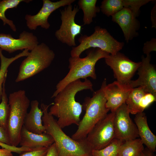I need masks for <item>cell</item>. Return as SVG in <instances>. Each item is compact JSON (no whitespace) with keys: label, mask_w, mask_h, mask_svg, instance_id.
Returning a JSON list of instances; mask_svg holds the SVG:
<instances>
[{"label":"cell","mask_w":156,"mask_h":156,"mask_svg":"<svg viewBox=\"0 0 156 156\" xmlns=\"http://www.w3.org/2000/svg\"><path fill=\"white\" fill-rule=\"evenodd\" d=\"M156 40L155 38H152L151 40L146 42L144 44L143 49V53L148 55L153 51H156Z\"/></svg>","instance_id":"obj_30"},{"label":"cell","mask_w":156,"mask_h":156,"mask_svg":"<svg viewBox=\"0 0 156 156\" xmlns=\"http://www.w3.org/2000/svg\"><path fill=\"white\" fill-rule=\"evenodd\" d=\"M3 143L11 145L5 129L0 125V146L1 147Z\"/></svg>","instance_id":"obj_31"},{"label":"cell","mask_w":156,"mask_h":156,"mask_svg":"<svg viewBox=\"0 0 156 156\" xmlns=\"http://www.w3.org/2000/svg\"><path fill=\"white\" fill-rule=\"evenodd\" d=\"M38 44L36 36L25 31L21 33L16 39L10 34H0V48L9 53L25 49L31 51Z\"/></svg>","instance_id":"obj_14"},{"label":"cell","mask_w":156,"mask_h":156,"mask_svg":"<svg viewBox=\"0 0 156 156\" xmlns=\"http://www.w3.org/2000/svg\"><path fill=\"white\" fill-rule=\"evenodd\" d=\"M55 56L54 52L45 43L38 44L22 62L15 82L24 80L46 69L50 66Z\"/></svg>","instance_id":"obj_7"},{"label":"cell","mask_w":156,"mask_h":156,"mask_svg":"<svg viewBox=\"0 0 156 156\" xmlns=\"http://www.w3.org/2000/svg\"><path fill=\"white\" fill-rule=\"evenodd\" d=\"M79 11L77 6H75L73 9L71 5L60 10L62 23L60 28L55 31V36L62 43L70 47L76 46L75 38L81 32V26L77 24L75 20Z\"/></svg>","instance_id":"obj_9"},{"label":"cell","mask_w":156,"mask_h":156,"mask_svg":"<svg viewBox=\"0 0 156 156\" xmlns=\"http://www.w3.org/2000/svg\"><path fill=\"white\" fill-rule=\"evenodd\" d=\"M50 105L41 104L43 112L42 120L46 133L53 138L57 148L58 156H92V149L86 138L75 140L67 135L58 125L57 120L49 114Z\"/></svg>","instance_id":"obj_2"},{"label":"cell","mask_w":156,"mask_h":156,"mask_svg":"<svg viewBox=\"0 0 156 156\" xmlns=\"http://www.w3.org/2000/svg\"><path fill=\"white\" fill-rule=\"evenodd\" d=\"M31 0H3L0 1V19L2 20L3 25H8L14 31L16 28L12 21L8 19L5 15L6 11L10 9L16 8L21 2L29 3Z\"/></svg>","instance_id":"obj_24"},{"label":"cell","mask_w":156,"mask_h":156,"mask_svg":"<svg viewBox=\"0 0 156 156\" xmlns=\"http://www.w3.org/2000/svg\"><path fill=\"white\" fill-rule=\"evenodd\" d=\"M2 51L0 48V101L1 99L2 93L3 85L6 79L8 68L10 65L16 60L22 57H27L29 52L28 49H25L14 57L7 58L3 54Z\"/></svg>","instance_id":"obj_22"},{"label":"cell","mask_w":156,"mask_h":156,"mask_svg":"<svg viewBox=\"0 0 156 156\" xmlns=\"http://www.w3.org/2000/svg\"><path fill=\"white\" fill-rule=\"evenodd\" d=\"M129 114L125 103L115 112L114 120L115 138L125 141L139 137L137 126Z\"/></svg>","instance_id":"obj_11"},{"label":"cell","mask_w":156,"mask_h":156,"mask_svg":"<svg viewBox=\"0 0 156 156\" xmlns=\"http://www.w3.org/2000/svg\"><path fill=\"white\" fill-rule=\"evenodd\" d=\"M39 104L37 100L31 102L30 110L26 114L23 125L30 132L41 134L46 132L42 120L43 112L41 109L39 108Z\"/></svg>","instance_id":"obj_19"},{"label":"cell","mask_w":156,"mask_h":156,"mask_svg":"<svg viewBox=\"0 0 156 156\" xmlns=\"http://www.w3.org/2000/svg\"><path fill=\"white\" fill-rule=\"evenodd\" d=\"M8 104L9 111L5 130L10 145L17 146L30 101L26 95L25 91L20 90L10 94Z\"/></svg>","instance_id":"obj_5"},{"label":"cell","mask_w":156,"mask_h":156,"mask_svg":"<svg viewBox=\"0 0 156 156\" xmlns=\"http://www.w3.org/2000/svg\"><path fill=\"white\" fill-rule=\"evenodd\" d=\"M151 1L152 0H123L124 8L130 9L136 17L138 15L140 8Z\"/></svg>","instance_id":"obj_28"},{"label":"cell","mask_w":156,"mask_h":156,"mask_svg":"<svg viewBox=\"0 0 156 156\" xmlns=\"http://www.w3.org/2000/svg\"><path fill=\"white\" fill-rule=\"evenodd\" d=\"M86 56L70 57L68 60L69 71L66 76L56 86V90L51 96L54 98L66 86L74 81L90 77L96 79L95 66L99 60L107 57L110 54L98 48L88 49Z\"/></svg>","instance_id":"obj_3"},{"label":"cell","mask_w":156,"mask_h":156,"mask_svg":"<svg viewBox=\"0 0 156 156\" xmlns=\"http://www.w3.org/2000/svg\"><path fill=\"white\" fill-rule=\"evenodd\" d=\"M49 147H42L33 149L24 152L19 156H46Z\"/></svg>","instance_id":"obj_29"},{"label":"cell","mask_w":156,"mask_h":156,"mask_svg":"<svg viewBox=\"0 0 156 156\" xmlns=\"http://www.w3.org/2000/svg\"><path fill=\"white\" fill-rule=\"evenodd\" d=\"M85 90L93 91L91 81L87 79L83 81L78 79L66 86L54 97L49 113L58 118L57 122L62 129L73 124L78 125L82 105L76 101L75 96L77 92Z\"/></svg>","instance_id":"obj_1"},{"label":"cell","mask_w":156,"mask_h":156,"mask_svg":"<svg viewBox=\"0 0 156 156\" xmlns=\"http://www.w3.org/2000/svg\"><path fill=\"white\" fill-rule=\"evenodd\" d=\"M114 112L107 114L99 121L87 135L86 140L92 150L102 149L115 138Z\"/></svg>","instance_id":"obj_8"},{"label":"cell","mask_w":156,"mask_h":156,"mask_svg":"<svg viewBox=\"0 0 156 156\" xmlns=\"http://www.w3.org/2000/svg\"><path fill=\"white\" fill-rule=\"evenodd\" d=\"M105 59L106 63L112 70L116 81L124 85H128L141 63L133 61L119 52L109 54Z\"/></svg>","instance_id":"obj_10"},{"label":"cell","mask_w":156,"mask_h":156,"mask_svg":"<svg viewBox=\"0 0 156 156\" xmlns=\"http://www.w3.org/2000/svg\"><path fill=\"white\" fill-rule=\"evenodd\" d=\"M78 40L80 44L72 48L71 57H79L84 51L92 48H99L110 54L114 55L119 52L124 46L123 42L115 39L106 29L99 26L95 27L92 35L82 36Z\"/></svg>","instance_id":"obj_6"},{"label":"cell","mask_w":156,"mask_h":156,"mask_svg":"<svg viewBox=\"0 0 156 156\" xmlns=\"http://www.w3.org/2000/svg\"><path fill=\"white\" fill-rule=\"evenodd\" d=\"M134 121L139 137L143 144L151 151L153 152L155 151L156 136L152 132L148 127L145 113L143 112L136 114Z\"/></svg>","instance_id":"obj_20"},{"label":"cell","mask_w":156,"mask_h":156,"mask_svg":"<svg viewBox=\"0 0 156 156\" xmlns=\"http://www.w3.org/2000/svg\"><path fill=\"white\" fill-rule=\"evenodd\" d=\"M75 0H61L53 2L50 0H43L42 6L35 15L26 14L25 17L26 25L31 30H35L38 26L47 29L50 24L48 19L51 14L62 7L67 6L71 4Z\"/></svg>","instance_id":"obj_12"},{"label":"cell","mask_w":156,"mask_h":156,"mask_svg":"<svg viewBox=\"0 0 156 156\" xmlns=\"http://www.w3.org/2000/svg\"><path fill=\"white\" fill-rule=\"evenodd\" d=\"M112 17V20L121 28L127 42L136 35L138 24L136 17L130 9L124 8Z\"/></svg>","instance_id":"obj_17"},{"label":"cell","mask_w":156,"mask_h":156,"mask_svg":"<svg viewBox=\"0 0 156 156\" xmlns=\"http://www.w3.org/2000/svg\"><path fill=\"white\" fill-rule=\"evenodd\" d=\"M156 100V96L138 87L132 89L125 103L130 113L135 115L143 112Z\"/></svg>","instance_id":"obj_16"},{"label":"cell","mask_w":156,"mask_h":156,"mask_svg":"<svg viewBox=\"0 0 156 156\" xmlns=\"http://www.w3.org/2000/svg\"><path fill=\"white\" fill-rule=\"evenodd\" d=\"M132 89L128 85H122L116 81L107 84L104 89L107 101L106 107L111 112H115L125 103Z\"/></svg>","instance_id":"obj_15"},{"label":"cell","mask_w":156,"mask_h":156,"mask_svg":"<svg viewBox=\"0 0 156 156\" xmlns=\"http://www.w3.org/2000/svg\"><path fill=\"white\" fill-rule=\"evenodd\" d=\"M6 80L3 85L1 102L0 103V125L5 129L9 111L8 99L5 88Z\"/></svg>","instance_id":"obj_27"},{"label":"cell","mask_w":156,"mask_h":156,"mask_svg":"<svg viewBox=\"0 0 156 156\" xmlns=\"http://www.w3.org/2000/svg\"><path fill=\"white\" fill-rule=\"evenodd\" d=\"M140 66L138 68V78L131 80L128 86L131 88L141 87L147 92L156 96V70L150 63V55L143 56Z\"/></svg>","instance_id":"obj_13"},{"label":"cell","mask_w":156,"mask_h":156,"mask_svg":"<svg viewBox=\"0 0 156 156\" xmlns=\"http://www.w3.org/2000/svg\"><path fill=\"white\" fill-rule=\"evenodd\" d=\"M46 156H58L57 148L54 143L49 147Z\"/></svg>","instance_id":"obj_32"},{"label":"cell","mask_w":156,"mask_h":156,"mask_svg":"<svg viewBox=\"0 0 156 156\" xmlns=\"http://www.w3.org/2000/svg\"><path fill=\"white\" fill-rule=\"evenodd\" d=\"M54 143L52 136L46 133L36 134L28 131L23 125L21 131L19 144L31 149L48 147Z\"/></svg>","instance_id":"obj_18"},{"label":"cell","mask_w":156,"mask_h":156,"mask_svg":"<svg viewBox=\"0 0 156 156\" xmlns=\"http://www.w3.org/2000/svg\"><path fill=\"white\" fill-rule=\"evenodd\" d=\"M106 85L105 79L101 88L94 92L92 97L85 98L82 105L85 113L79 122L77 130L72 136L73 139L79 140L86 138L94 127L107 114L110 110L106 107L107 101L104 91Z\"/></svg>","instance_id":"obj_4"},{"label":"cell","mask_w":156,"mask_h":156,"mask_svg":"<svg viewBox=\"0 0 156 156\" xmlns=\"http://www.w3.org/2000/svg\"><path fill=\"white\" fill-rule=\"evenodd\" d=\"M144 149L140 138L124 141L120 146L118 156H142Z\"/></svg>","instance_id":"obj_21"},{"label":"cell","mask_w":156,"mask_h":156,"mask_svg":"<svg viewBox=\"0 0 156 156\" xmlns=\"http://www.w3.org/2000/svg\"><path fill=\"white\" fill-rule=\"evenodd\" d=\"M96 0H79L78 4L79 8L83 13V21L84 25H88L93 21L96 13L100 12V8L96 6Z\"/></svg>","instance_id":"obj_23"},{"label":"cell","mask_w":156,"mask_h":156,"mask_svg":"<svg viewBox=\"0 0 156 156\" xmlns=\"http://www.w3.org/2000/svg\"><path fill=\"white\" fill-rule=\"evenodd\" d=\"M142 156H155L153 152L151 151L147 148L144 149L143 153Z\"/></svg>","instance_id":"obj_35"},{"label":"cell","mask_w":156,"mask_h":156,"mask_svg":"<svg viewBox=\"0 0 156 156\" xmlns=\"http://www.w3.org/2000/svg\"><path fill=\"white\" fill-rule=\"evenodd\" d=\"M124 8L123 0H104L100 6L103 13L108 16H112Z\"/></svg>","instance_id":"obj_26"},{"label":"cell","mask_w":156,"mask_h":156,"mask_svg":"<svg viewBox=\"0 0 156 156\" xmlns=\"http://www.w3.org/2000/svg\"><path fill=\"white\" fill-rule=\"evenodd\" d=\"M0 156H13V155L11 151L2 148L0 149Z\"/></svg>","instance_id":"obj_34"},{"label":"cell","mask_w":156,"mask_h":156,"mask_svg":"<svg viewBox=\"0 0 156 156\" xmlns=\"http://www.w3.org/2000/svg\"><path fill=\"white\" fill-rule=\"evenodd\" d=\"M151 21L152 23V27L156 28V5H155L152 10L151 13Z\"/></svg>","instance_id":"obj_33"},{"label":"cell","mask_w":156,"mask_h":156,"mask_svg":"<svg viewBox=\"0 0 156 156\" xmlns=\"http://www.w3.org/2000/svg\"><path fill=\"white\" fill-rule=\"evenodd\" d=\"M124 141L114 138L107 146L100 150H92V156H118L121 145Z\"/></svg>","instance_id":"obj_25"},{"label":"cell","mask_w":156,"mask_h":156,"mask_svg":"<svg viewBox=\"0 0 156 156\" xmlns=\"http://www.w3.org/2000/svg\"></svg>","instance_id":"obj_36"}]
</instances>
